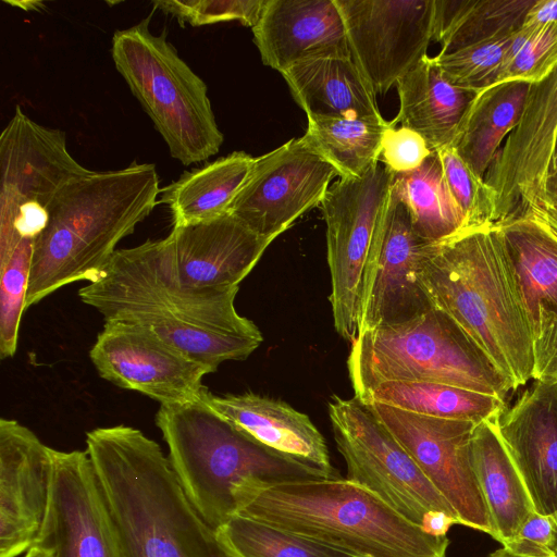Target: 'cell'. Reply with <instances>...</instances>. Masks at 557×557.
<instances>
[{
    "label": "cell",
    "instance_id": "obj_1",
    "mask_svg": "<svg viewBox=\"0 0 557 557\" xmlns=\"http://www.w3.org/2000/svg\"><path fill=\"white\" fill-rule=\"evenodd\" d=\"M239 286L190 289L169 273L163 239L117 249L102 275L78 290L104 321L148 330L215 372L261 344L258 326L235 308Z\"/></svg>",
    "mask_w": 557,
    "mask_h": 557
},
{
    "label": "cell",
    "instance_id": "obj_2",
    "mask_svg": "<svg viewBox=\"0 0 557 557\" xmlns=\"http://www.w3.org/2000/svg\"><path fill=\"white\" fill-rule=\"evenodd\" d=\"M122 557H233L187 499L160 445L119 424L86 434Z\"/></svg>",
    "mask_w": 557,
    "mask_h": 557
},
{
    "label": "cell",
    "instance_id": "obj_3",
    "mask_svg": "<svg viewBox=\"0 0 557 557\" xmlns=\"http://www.w3.org/2000/svg\"><path fill=\"white\" fill-rule=\"evenodd\" d=\"M419 273L431 305L476 342L513 391L533 379L532 329L496 223L426 244Z\"/></svg>",
    "mask_w": 557,
    "mask_h": 557
},
{
    "label": "cell",
    "instance_id": "obj_4",
    "mask_svg": "<svg viewBox=\"0 0 557 557\" xmlns=\"http://www.w3.org/2000/svg\"><path fill=\"white\" fill-rule=\"evenodd\" d=\"M235 515L359 557H446L447 535L417 525L363 486L341 476L286 482L245 480Z\"/></svg>",
    "mask_w": 557,
    "mask_h": 557
},
{
    "label": "cell",
    "instance_id": "obj_5",
    "mask_svg": "<svg viewBox=\"0 0 557 557\" xmlns=\"http://www.w3.org/2000/svg\"><path fill=\"white\" fill-rule=\"evenodd\" d=\"M160 193L150 163L90 170L71 181L53 200L48 223L34 240L26 309L65 285L96 282L116 245L153 210Z\"/></svg>",
    "mask_w": 557,
    "mask_h": 557
},
{
    "label": "cell",
    "instance_id": "obj_6",
    "mask_svg": "<svg viewBox=\"0 0 557 557\" xmlns=\"http://www.w3.org/2000/svg\"><path fill=\"white\" fill-rule=\"evenodd\" d=\"M156 424L168 445V458L178 484L215 531L235 515L233 490L245 480L331 478L258 444L211 408L201 395L186 404L161 405Z\"/></svg>",
    "mask_w": 557,
    "mask_h": 557
},
{
    "label": "cell",
    "instance_id": "obj_7",
    "mask_svg": "<svg viewBox=\"0 0 557 557\" xmlns=\"http://www.w3.org/2000/svg\"><path fill=\"white\" fill-rule=\"evenodd\" d=\"M355 396L387 381H428L505 399L513 387L476 342L432 307L399 324L358 334L347 360Z\"/></svg>",
    "mask_w": 557,
    "mask_h": 557
},
{
    "label": "cell",
    "instance_id": "obj_8",
    "mask_svg": "<svg viewBox=\"0 0 557 557\" xmlns=\"http://www.w3.org/2000/svg\"><path fill=\"white\" fill-rule=\"evenodd\" d=\"M149 24L150 16L113 34L115 67L171 156L184 165L205 161L218 153L223 143L207 85L178 55L166 35H154Z\"/></svg>",
    "mask_w": 557,
    "mask_h": 557
},
{
    "label": "cell",
    "instance_id": "obj_9",
    "mask_svg": "<svg viewBox=\"0 0 557 557\" xmlns=\"http://www.w3.org/2000/svg\"><path fill=\"white\" fill-rule=\"evenodd\" d=\"M329 417L348 480L434 534L446 535L460 524L453 507L362 400L333 395Z\"/></svg>",
    "mask_w": 557,
    "mask_h": 557
},
{
    "label": "cell",
    "instance_id": "obj_10",
    "mask_svg": "<svg viewBox=\"0 0 557 557\" xmlns=\"http://www.w3.org/2000/svg\"><path fill=\"white\" fill-rule=\"evenodd\" d=\"M393 174L376 164L360 177L339 178L320 205L326 224L330 302L336 332L352 343L364 264L386 209Z\"/></svg>",
    "mask_w": 557,
    "mask_h": 557
},
{
    "label": "cell",
    "instance_id": "obj_11",
    "mask_svg": "<svg viewBox=\"0 0 557 557\" xmlns=\"http://www.w3.org/2000/svg\"><path fill=\"white\" fill-rule=\"evenodd\" d=\"M364 403V401H363ZM456 511L459 523L492 535V522L472 463L476 424L364 403Z\"/></svg>",
    "mask_w": 557,
    "mask_h": 557
},
{
    "label": "cell",
    "instance_id": "obj_12",
    "mask_svg": "<svg viewBox=\"0 0 557 557\" xmlns=\"http://www.w3.org/2000/svg\"><path fill=\"white\" fill-rule=\"evenodd\" d=\"M348 47L375 95H384L426 55L434 0H335Z\"/></svg>",
    "mask_w": 557,
    "mask_h": 557
},
{
    "label": "cell",
    "instance_id": "obj_13",
    "mask_svg": "<svg viewBox=\"0 0 557 557\" xmlns=\"http://www.w3.org/2000/svg\"><path fill=\"white\" fill-rule=\"evenodd\" d=\"M426 244L413 230L406 206L391 188L362 273L357 335L409 321L433 307L419 273Z\"/></svg>",
    "mask_w": 557,
    "mask_h": 557
},
{
    "label": "cell",
    "instance_id": "obj_14",
    "mask_svg": "<svg viewBox=\"0 0 557 557\" xmlns=\"http://www.w3.org/2000/svg\"><path fill=\"white\" fill-rule=\"evenodd\" d=\"M337 171L301 137L256 158L228 213L256 234L274 240L320 206Z\"/></svg>",
    "mask_w": 557,
    "mask_h": 557
},
{
    "label": "cell",
    "instance_id": "obj_15",
    "mask_svg": "<svg viewBox=\"0 0 557 557\" xmlns=\"http://www.w3.org/2000/svg\"><path fill=\"white\" fill-rule=\"evenodd\" d=\"M556 141L557 66L541 82L529 85L518 124L485 174L494 223L541 206L549 187Z\"/></svg>",
    "mask_w": 557,
    "mask_h": 557
},
{
    "label": "cell",
    "instance_id": "obj_16",
    "mask_svg": "<svg viewBox=\"0 0 557 557\" xmlns=\"http://www.w3.org/2000/svg\"><path fill=\"white\" fill-rule=\"evenodd\" d=\"M89 357L99 375L119 387L139 392L160 405L197 400L208 368L152 332L104 321Z\"/></svg>",
    "mask_w": 557,
    "mask_h": 557
},
{
    "label": "cell",
    "instance_id": "obj_17",
    "mask_svg": "<svg viewBox=\"0 0 557 557\" xmlns=\"http://www.w3.org/2000/svg\"><path fill=\"white\" fill-rule=\"evenodd\" d=\"M0 233L27 210H46L74 178L90 170L70 153L65 133L38 124L20 106L0 135Z\"/></svg>",
    "mask_w": 557,
    "mask_h": 557
},
{
    "label": "cell",
    "instance_id": "obj_18",
    "mask_svg": "<svg viewBox=\"0 0 557 557\" xmlns=\"http://www.w3.org/2000/svg\"><path fill=\"white\" fill-rule=\"evenodd\" d=\"M49 506L36 544L54 557H122L86 450L53 449Z\"/></svg>",
    "mask_w": 557,
    "mask_h": 557
},
{
    "label": "cell",
    "instance_id": "obj_19",
    "mask_svg": "<svg viewBox=\"0 0 557 557\" xmlns=\"http://www.w3.org/2000/svg\"><path fill=\"white\" fill-rule=\"evenodd\" d=\"M53 448L16 420H0V557L39 539L49 506Z\"/></svg>",
    "mask_w": 557,
    "mask_h": 557
},
{
    "label": "cell",
    "instance_id": "obj_20",
    "mask_svg": "<svg viewBox=\"0 0 557 557\" xmlns=\"http://www.w3.org/2000/svg\"><path fill=\"white\" fill-rule=\"evenodd\" d=\"M271 243L227 212L209 222L173 227L163 238V258L170 275L185 288L234 287Z\"/></svg>",
    "mask_w": 557,
    "mask_h": 557
},
{
    "label": "cell",
    "instance_id": "obj_21",
    "mask_svg": "<svg viewBox=\"0 0 557 557\" xmlns=\"http://www.w3.org/2000/svg\"><path fill=\"white\" fill-rule=\"evenodd\" d=\"M535 512L557 513V383L535 381L496 419Z\"/></svg>",
    "mask_w": 557,
    "mask_h": 557
},
{
    "label": "cell",
    "instance_id": "obj_22",
    "mask_svg": "<svg viewBox=\"0 0 557 557\" xmlns=\"http://www.w3.org/2000/svg\"><path fill=\"white\" fill-rule=\"evenodd\" d=\"M251 29L262 63L280 73L308 59L351 54L335 0H267Z\"/></svg>",
    "mask_w": 557,
    "mask_h": 557
},
{
    "label": "cell",
    "instance_id": "obj_23",
    "mask_svg": "<svg viewBox=\"0 0 557 557\" xmlns=\"http://www.w3.org/2000/svg\"><path fill=\"white\" fill-rule=\"evenodd\" d=\"M202 399L247 436L283 457L338 478L324 437L310 418L288 404L253 393L213 395Z\"/></svg>",
    "mask_w": 557,
    "mask_h": 557
},
{
    "label": "cell",
    "instance_id": "obj_24",
    "mask_svg": "<svg viewBox=\"0 0 557 557\" xmlns=\"http://www.w3.org/2000/svg\"><path fill=\"white\" fill-rule=\"evenodd\" d=\"M307 117H358L386 122L376 95L350 55L318 57L281 73Z\"/></svg>",
    "mask_w": 557,
    "mask_h": 557
},
{
    "label": "cell",
    "instance_id": "obj_25",
    "mask_svg": "<svg viewBox=\"0 0 557 557\" xmlns=\"http://www.w3.org/2000/svg\"><path fill=\"white\" fill-rule=\"evenodd\" d=\"M496 224L533 334L541 310L557 314V231L539 207L515 213Z\"/></svg>",
    "mask_w": 557,
    "mask_h": 557
},
{
    "label": "cell",
    "instance_id": "obj_26",
    "mask_svg": "<svg viewBox=\"0 0 557 557\" xmlns=\"http://www.w3.org/2000/svg\"><path fill=\"white\" fill-rule=\"evenodd\" d=\"M496 419L475 425L471 453L475 476L492 522L491 536L505 546L517 536L535 510L499 436Z\"/></svg>",
    "mask_w": 557,
    "mask_h": 557
},
{
    "label": "cell",
    "instance_id": "obj_27",
    "mask_svg": "<svg viewBox=\"0 0 557 557\" xmlns=\"http://www.w3.org/2000/svg\"><path fill=\"white\" fill-rule=\"evenodd\" d=\"M398 115L391 121L420 134L431 150L450 147L473 92L450 84L428 54L397 84Z\"/></svg>",
    "mask_w": 557,
    "mask_h": 557
},
{
    "label": "cell",
    "instance_id": "obj_28",
    "mask_svg": "<svg viewBox=\"0 0 557 557\" xmlns=\"http://www.w3.org/2000/svg\"><path fill=\"white\" fill-rule=\"evenodd\" d=\"M529 84L504 82L474 94L460 121L453 147L484 178L503 143L517 126Z\"/></svg>",
    "mask_w": 557,
    "mask_h": 557
},
{
    "label": "cell",
    "instance_id": "obj_29",
    "mask_svg": "<svg viewBox=\"0 0 557 557\" xmlns=\"http://www.w3.org/2000/svg\"><path fill=\"white\" fill-rule=\"evenodd\" d=\"M255 160L244 151H234L184 172L161 189V201L171 211L173 227L209 222L227 213Z\"/></svg>",
    "mask_w": 557,
    "mask_h": 557
},
{
    "label": "cell",
    "instance_id": "obj_30",
    "mask_svg": "<svg viewBox=\"0 0 557 557\" xmlns=\"http://www.w3.org/2000/svg\"><path fill=\"white\" fill-rule=\"evenodd\" d=\"M360 400L375 401L421 416L474 424L494 419L505 409V399L428 381L382 382Z\"/></svg>",
    "mask_w": 557,
    "mask_h": 557
},
{
    "label": "cell",
    "instance_id": "obj_31",
    "mask_svg": "<svg viewBox=\"0 0 557 557\" xmlns=\"http://www.w3.org/2000/svg\"><path fill=\"white\" fill-rule=\"evenodd\" d=\"M392 189L406 206L413 230L424 242H442L468 228L448 189L436 151L418 169L393 174Z\"/></svg>",
    "mask_w": 557,
    "mask_h": 557
},
{
    "label": "cell",
    "instance_id": "obj_32",
    "mask_svg": "<svg viewBox=\"0 0 557 557\" xmlns=\"http://www.w3.org/2000/svg\"><path fill=\"white\" fill-rule=\"evenodd\" d=\"M534 0H434L433 40L442 53L518 30Z\"/></svg>",
    "mask_w": 557,
    "mask_h": 557
},
{
    "label": "cell",
    "instance_id": "obj_33",
    "mask_svg": "<svg viewBox=\"0 0 557 557\" xmlns=\"http://www.w3.org/2000/svg\"><path fill=\"white\" fill-rule=\"evenodd\" d=\"M305 141L338 173L360 177L379 164L382 140L389 122L358 117H307Z\"/></svg>",
    "mask_w": 557,
    "mask_h": 557
},
{
    "label": "cell",
    "instance_id": "obj_34",
    "mask_svg": "<svg viewBox=\"0 0 557 557\" xmlns=\"http://www.w3.org/2000/svg\"><path fill=\"white\" fill-rule=\"evenodd\" d=\"M216 534L233 557H359L239 515L231 517Z\"/></svg>",
    "mask_w": 557,
    "mask_h": 557
},
{
    "label": "cell",
    "instance_id": "obj_35",
    "mask_svg": "<svg viewBox=\"0 0 557 557\" xmlns=\"http://www.w3.org/2000/svg\"><path fill=\"white\" fill-rule=\"evenodd\" d=\"M515 33L433 58L450 84L475 94L495 84Z\"/></svg>",
    "mask_w": 557,
    "mask_h": 557
},
{
    "label": "cell",
    "instance_id": "obj_36",
    "mask_svg": "<svg viewBox=\"0 0 557 557\" xmlns=\"http://www.w3.org/2000/svg\"><path fill=\"white\" fill-rule=\"evenodd\" d=\"M35 238L20 240L8 260L0 265V357H13L32 270Z\"/></svg>",
    "mask_w": 557,
    "mask_h": 557
},
{
    "label": "cell",
    "instance_id": "obj_37",
    "mask_svg": "<svg viewBox=\"0 0 557 557\" xmlns=\"http://www.w3.org/2000/svg\"><path fill=\"white\" fill-rule=\"evenodd\" d=\"M557 66V22L513 34L495 84L544 79Z\"/></svg>",
    "mask_w": 557,
    "mask_h": 557
},
{
    "label": "cell",
    "instance_id": "obj_38",
    "mask_svg": "<svg viewBox=\"0 0 557 557\" xmlns=\"http://www.w3.org/2000/svg\"><path fill=\"white\" fill-rule=\"evenodd\" d=\"M448 189L461 209L468 227L494 222L491 191L450 146L436 151Z\"/></svg>",
    "mask_w": 557,
    "mask_h": 557
},
{
    "label": "cell",
    "instance_id": "obj_39",
    "mask_svg": "<svg viewBox=\"0 0 557 557\" xmlns=\"http://www.w3.org/2000/svg\"><path fill=\"white\" fill-rule=\"evenodd\" d=\"M267 0H157L156 9L171 14L181 25L203 26L220 22L237 21L255 27Z\"/></svg>",
    "mask_w": 557,
    "mask_h": 557
},
{
    "label": "cell",
    "instance_id": "obj_40",
    "mask_svg": "<svg viewBox=\"0 0 557 557\" xmlns=\"http://www.w3.org/2000/svg\"><path fill=\"white\" fill-rule=\"evenodd\" d=\"M432 152L420 134L401 125L396 126L389 121L383 135L380 160L392 174L418 169Z\"/></svg>",
    "mask_w": 557,
    "mask_h": 557
},
{
    "label": "cell",
    "instance_id": "obj_41",
    "mask_svg": "<svg viewBox=\"0 0 557 557\" xmlns=\"http://www.w3.org/2000/svg\"><path fill=\"white\" fill-rule=\"evenodd\" d=\"M555 531L554 517L534 511L517 536L503 548L518 557H555L550 549Z\"/></svg>",
    "mask_w": 557,
    "mask_h": 557
},
{
    "label": "cell",
    "instance_id": "obj_42",
    "mask_svg": "<svg viewBox=\"0 0 557 557\" xmlns=\"http://www.w3.org/2000/svg\"><path fill=\"white\" fill-rule=\"evenodd\" d=\"M533 380L554 383L557 376V314L541 310L533 332Z\"/></svg>",
    "mask_w": 557,
    "mask_h": 557
},
{
    "label": "cell",
    "instance_id": "obj_43",
    "mask_svg": "<svg viewBox=\"0 0 557 557\" xmlns=\"http://www.w3.org/2000/svg\"><path fill=\"white\" fill-rule=\"evenodd\" d=\"M557 22V0H536L527 11L522 27L537 28Z\"/></svg>",
    "mask_w": 557,
    "mask_h": 557
},
{
    "label": "cell",
    "instance_id": "obj_44",
    "mask_svg": "<svg viewBox=\"0 0 557 557\" xmlns=\"http://www.w3.org/2000/svg\"><path fill=\"white\" fill-rule=\"evenodd\" d=\"M539 209L545 220L557 231V190L548 188Z\"/></svg>",
    "mask_w": 557,
    "mask_h": 557
},
{
    "label": "cell",
    "instance_id": "obj_45",
    "mask_svg": "<svg viewBox=\"0 0 557 557\" xmlns=\"http://www.w3.org/2000/svg\"><path fill=\"white\" fill-rule=\"evenodd\" d=\"M22 557H54L52 552L47 547L35 544Z\"/></svg>",
    "mask_w": 557,
    "mask_h": 557
},
{
    "label": "cell",
    "instance_id": "obj_46",
    "mask_svg": "<svg viewBox=\"0 0 557 557\" xmlns=\"http://www.w3.org/2000/svg\"><path fill=\"white\" fill-rule=\"evenodd\" d=\"M557 180V141L549 168V182Z\"/></svg>",
    "mask_w": 557,
    "mask_h": 557
},
{
    "label": "cell",
    "instance_id": "obj_47",
    "mask_svg": "<svg viewBox=\"0 0 557 557\" xmlns=\"http://www.w3.org/2000/svg\"><path fill=\"white\" fill-rule=\"evenodd\" d=\"M487 557H518V556L510 554L505 548H499V549L493 552L492 554H490Z\"/></svg>",
    "mask_w": 557,
    "mask_h": 557
},
{
    "label": "cell",
    "instance_id": "obj_48",
    "mask_svg": "<svg viewBox=\"0 0 557 557\" xmlns=\"http://www.w3.org/2000/svg\"><path fill=\"white\" fill-rule=\"evenodd\" d=\"M554 520H555V524H556V531H555V536H554V541H553L550 549H552L554 556L557 557V513L554 516Z\"/></svg>",
    "mask_w": 557,
    "mask_h": 557
},
{
    "label": "cell",
    "instance_id": "obj_49",
    "mask_svg": "<svg viewBox=\"0 0 557 557\" xmlns=\"http://www.w3.org/2000/svg\"><path fill=\"white\" fill-rule=\"evenodd\" d=\"M548 188H553V189L557 190V180L549 182V187Z\"/></svg>",
    "mask_w": 557,
    "mask_h": 557
},
{
    "label": "cell",
    "instance_id": "obj_50",
    "mask_svg": "<svg viewBox=\"0 0 557 557\" xmlns=\"http://www.w3.org/2000/svg\"><path fill=\"white\" fill-rule=\"evenodd\" d=\"M554 383H557V376H556V379H555Z\"/></svg>",
    "mask_w": 557,
    "mask_h": 557
}]
</instances>
